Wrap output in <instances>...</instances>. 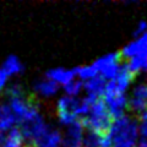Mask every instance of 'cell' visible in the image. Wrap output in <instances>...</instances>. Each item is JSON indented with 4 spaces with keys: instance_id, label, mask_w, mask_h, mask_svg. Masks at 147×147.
Returning <instances> with one entry per match:
<instances>
[{
    "instance_id": "44dd1931",
    "label": "cell",
    "mask_w": 147,
    "mask_h": 147,
    "mask_svg": "<svg viewBox=\"0 0 147 147\" xmlns=\"http://www.w3.org/2000/svg\"><path fill=\"white\" fill-rule=\"evenodd\" d=\"M142 37H144V38H145V39L147 40V33H145V34H144V36H142Z\"/></svg>"
},
{
    "instance_id": "7402d4cb",
    "label": "cell",
    "mask_w": 147,
    "mask_h": 147,
    "mask_svg": "<svg viewBox=\"0 0 147 147\" xmlns=\"http://www.w3.org/2000/svg\"><path fill=\"white\" fill-rule=\"evenodd\" d=\"M3 72V70H1V69H0V74H1Z\"/></svg>"
},
{
    "instance_id": "4fadbf2b",
    "label": "cell",
    "mask_w": 147,
    "mask_h": 147,
    "mask_svg": "<svg viewBox=\"0 0 147 147\" xmlns=\"http://www.w3.org/2000/svg\"><path fill=\"white\" fill-rule=\"evenodd\" d=\"M74 72L75 75H79L82 80H91L93 77L97 76V70L93 65H90V66H82V67H75L74 69Z\"/></svg>"
},
{
    "instance_id": "3957f363",
    "label": "cell",
    "mask_w": 147,
    "mask_h": 147,
    "mask_svg": "<svg viewBox=\"0 0 147 147\" xmlns=\"http://www.w3.org/2000/svg\"><path fill=\"white\" fill-rule=\"evenodd\" d=\"M137 74L131 70L129 65H124L123 67H120L119 74L117 75V77L114 80H110L115 86V90L118 91V93L124 94V92L126 91V88L129 87V85L131 84L134 79L136 77Z\"/></svg>"
},
{
    "instance_id": "5b68a950",
    "label": "cell",
    "mask_w": 147,
    "mask_h": 147,
    "mask_svg": "<svg viewBox=\"0 0 147 147\" xmlns=\"http://www.w3.org/2000/svg\"><path fill=\"white\" fill-rule=\"evenodd\" d=\"M105 87H107V82L102 75H97L85 84V88L88 92V94L98 98H103L105 93Z\"/></svg>"
},
{
    "instance_id": "277c9868",
    "label": "cell",
    "mask_w": 147,
    "mask_h": 147,
    "mask_svg": "<svg viewBox=\"0 0 147 147\" xmlns=\"http://www.w3.org/2000/svg\"><path fill=\"white\" fill-rule=\"evenodd\" d=\"M82 129H84V125L81 124L80 120L69 126L66 135L63 140L64 146L65 147H82V141H84Z\"/></svg>"
},
{
    "instance_id": "ba28073f",
    "label": "cell",
    "mask_w": 147,
    "mask_h": 147,
    "mask_svg": "<svg viewBox=\"0 0 147 147\" xmlns=\"http://www.w3.org/2000/svg\"><path fill=\"white\" fill-rule=\"evenodd\" d=\"M1 70L5 72L6 76H12V75H16V74L22 72L24 66H22V64L18 60L17 57H15V55H9L6 58V60L3 64Z\"/></svg>"
},
{
    "instance_id": "ac0fdd59",
    "label": "cell",
    "mask_w": 147,
    "mask_h": 147,
    "mask_svg": "<svg viewBox=\"0 0 147 147\" xmlns=\"http://www.w3.org/2000/svg\"><path fill=\"white\" fill-rule=\"evenodd\" d=\"M140 131H141V135L147 139V120L145 121H141V127H140Z\"/></svg>"
},
{
    "instance_id": "7a4b0ae2",
    "label": "cell",
    "mask_w": 147,
    "mask_h": 147,
    "mask_svg": "<svg viewBox=\"0 0 147 147\" xmlns=\"http://www.w3.org/2000/svg\"><path fill=\"white\" fill-rule=\"evenodd\" d=\"M105 104L112 113L115 120L124 117V110L129 108V100L125 97V94H117L110 96V97H103Z\"/></svg>"
},
{
    "instance_id": "2e32d148",
    "label": "cell",
    "mask_w": 147,
    "mask_h": 147,
    "mask_svg": "<svg viewBox=\"0 0 147 147\" xmlns=\"http://www.w3.org/2000/svg\"><path fill=\"white\" fill-rule=\"evenodd\" d=\"M81 87H82V84L80 81H71L70 84L65 85V91L67 94H70V97H74V96H76L81 91Z\"/></svg>"
},
{
    "instance_id": "6da1fadb",
    "label": "cell",
    "mask_w": 147,
    "mask_h": 147,
    "mask_svg": "<svg viewBox=\"0 0 147 147\" xmlns=\"http://www.w3.org/2000/svg\"><path fill=\"white\" fill-rule=\"evenodd\" d=\"M84 127L93 131L99 136H109L115 123V119L109 112L103 98H98L92 105L91 112L87 117L80 119Z\"/></svg>"
},
{
    "instance_id": "30bf717a",
    "label": "cell",
    "mask_w": 147,
    "mask_h": 147,
    "mask_svg": "<svg viewBox=\"0 0 147 147\" xmlns=\"http://www.w3.org/2000/svg\"><path fill=\"white\" fill-rule=\"evenodd\" d=\"M1 147H25V139L20 127H12Z\"/></svg>"
},
{
    "instance_id": "d6986e66",
    "label": "cell",
    "mask_w": 147,
    "mask_h": 147,
    "mask_svg": "<svg viewBox=\"0 0 147 147\" xmlns=\"http://www.w3.org/2000/svg\"><path fill=\"white\" fill-rule=\"evenodd\" d=\"M6 75H5V72H1V74H0V90H1L3 88V87H4V85H5V82H6Z\"/></svg>"
},
{
    "instance_id": "9a60e30c",
    "label": "cell",
    "mask_w": 147,
    "mask_h": 147,
    "mask_svg": "<svg viewBox=\"0 0 147 147\" xmlns=\"http://www.w3.org/2000/svg\"><path fill=\"white\" fill-rule=\"evenodd\" d=\"M6 94L9 96V97H10V99H12V98L24 97V96L26 94V92H25L24 88H22L21 85L13 84V85H11V86L6 90Z\"/></svg>"
},
{
    "instance_id": "5bb4252c",
    "label": "cell",
    "mask_w": 147,
    "mask_h": 147,
    "mask_svg": "<svg viewBox=\"0 0 147 147\" xmlns=\"http://www.w3.org/2000/svg\"><path fill=\"white\" fill-rule=\"evenodd\" d=\"M100 144H102V136L88 130L82 141V147H100Z\"/></svg>"
},
{
    "instance_id": "8992f818",
    "label": "cell",
    "mask_w": 147,
    "mask_h": 147,
    "mask_svg": "<svg viewBox=\"0 0 147 147\" xmlns=\"http://www.w3.org/2000/svg\"><path fill=\"white\" fill-rule=\"evenodd\" d=\"M16 121V117L12 113L11 108L6 104H0V135H3L4 131L12 127Z\"/></svg>"
},
{
    "instance_id": "52a82bcc",
    "label": "cell",
    "mask_w": 147,
    "mask_h": 147,
    "mask_svg": "<svg viewBox=\"0 0 147 147\" xmlns=\"http://www.w3.org/2000/svg\"><path fill=\"white\" fill-rule=\"evenodd\" d=\"M47 79L52 80L54 82H60L64 86L70 84L71 81H74V76H75V72L74 70H64V69L59 67V69H53V70H49L45 74Z\"/></svg>"
},
{
    "instance_id": "e0dca14e",
    "label": "cell",
    "mask_w": 147,
    "mask_h": 147,
    "mask_svg": "<svg viewBox=\"0 0 147 147\" xmlns=\"http://www.w3.org/2000/svg\"><path fill=\"white\" fill-rule=\"evenodd\" d=\"M146 30H147V24H146L145 21H141L140 24H139V26L136 27L134 34H135V36H141V37H142L145 33H147Z\"/></svg>"
},
{
    "instance_id": "8fae6325",
    "label": "cell",
    "mask_w": 147,
    "mask_h": 147,
    "mask_svg": "<svg viewBox=\"0 0 147 147\" xmlns=\"http://www.w3.org/2000/svg\"><path fill=\"white\" fill-rule=\"evenodd\" d=\"M34 88L38 93L43 96H52L59 90L57 82H54L49 79H42V80L37 81L34 84Z\"/></svg>"
},
{
    "instance_id": "ffe728a7",
    "label": "cell",
    "mask_w": 147,
    "mask_h": 147,
    "mask_svg": "<svg viewBox=\"0 0 147 147\" xmlns=\"http://www.w3.org/2000/svg\"><path fill=\"white\" fill-rule=\"evenodd\" d=\"M140 146H142V147H147V140H142V141L140 142Z\"/></svg>"
},
{
    "instance_id": "9c48e42d",
    "label": "cell",
    "mask_w": 147,
    "mask_h": 147,
    "mask_svg": "<svg viewBox=\"0 0 147 147\" xmlns=\"http://www.w3.org/2000/svg\"><path fill=\"white\" fill-rule=\"evenodd\" d=\"M121 59H123L121 52H119V53H112V54L104 55V57L97 59V60L92 64V65L96 67V70H97V71H102L104 67L112 65V64H119Z\"/></svg>"
},
{
    "instance_id": "7c38bea8",
    "label": "cell",
    "mask_w": 147,
    "mask_h": 147,
    "mask_svg": "<svg viewBox=\"0 0 147 147\" xmlns=\"http://www.w3.org/2000/svg\"><path fill=\"white\" fill-rule=\"evenodd\" d=\"M61 141L63 139H61L60 132L55 131V130H49L44 135L43 139L38 142L37 147H59Z\"/></svg>"
}]
</instances>
